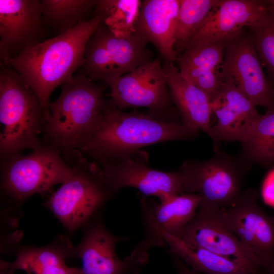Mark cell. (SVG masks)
<instances>
[{
    "label": "cell",
    "instance_id": "cell-11",
    "mask_svg": "<svg viewBox=\"0 0 274 274\" xmlns=\"http://www.w3.org/2000/svg\"><path fill=\"white\" fill-rule=\"evenodd\" d=\"M225 40L222 76L230 79L255 106L274 109L273 88L263 71L249 29L245 27Z\"/></svg>",
    "mask_w": 274,
    "mask_h": 274
},
{
    "label": "cell",
    "instance_id": "cell-2",
    "mask_svg": "<svg viewBox=\"0 0 274 274\" xmlns=\"http://www.w3.org/2000/svg\"><path fill=\"white\" fill-rule=\"evenodd\" d=\"M101 22L99 16L93 17L1 62L15 70L36 94L48 119L50 94L71 80L75 71L83 66L86 45Z\"/></svg>",
    "mask_w": 274,
    "mask_h": 274
},
{
    "label": "cell",
    "instance_id": "cell-13",
    "mask_svg": "<svg viewBox=\"0 0 274 274\" xmlns=\"http://www.w3.org/2000/svg\"><path fill=\"white\" fill-rule=\"evenodd\" d=\"M257 197L255 190H243L236 203L222 213L227 226L260 260L263 269L274 260V216L262 209Z\"/></svg>",
    "mask_w": 274,
    "mask_h": 274
},
{
    "label": "cell",
    "instance_id": "cell-8",
    "mask_svg": "<svg viewBox=\"0 0 274 274\" xmlns=\"http://www.w3.org/2000/svg\"><path fill=\"white\" fill-rule=\"evenodd\" d=\"M55 147L45 144L27 155L14 154L2 160L1 187L16 201L48 190L65 182L72 168Z\"/></svg>",
    "mask_w": 274,
    "mask_h": 274
},
{
    "label": "cell",
    "instance_id": "cell-4",
    "mask_svg": "<svg viewBox=\"0 0 274 274\" xmlns=\"http://www.w3.org/2000/svg\"><path fill=\"white\" fill-rule=\"evenodd\" d=\"M48 116L36 94L9 66L0 69V156L1 161L45 142L39 138Z\"/></svg>",
    "mask_w": 274,
    "mask_h": 274
},
{
    "label": "cell",
    "instance_id": "cell-30",
    "mask_svg": "<svg viewBox=\"0 0 274 274\" xmlns=\"http://www.w3.org/2000/svg\"><path fill=\"white\" fill-rule=\"evenodd\" d=\"M168 254L177 274H200L190 268L176 255L169 252Z\"/></svg>",
    "mask_w": 274,
    "mask_h": 274
},
{
    "label": "cell",
    "instance_id": "cell-26",
    "mask_svg": "<svg viewBox=\"0 0 274 274\" xmlns=\"http://www.w3.org/2000/svg\"><path fill=\"white\" fill-rule=\"evenodd\" d=\"M141 5L140 0H97L93 17L99 16L116 37L128 38L134 34Z\"/></svg>",
    "mask_w": 274,
    "mask_h": 274
},
{
    "label": "cell",
    "instance_id": "cell-20",
    "mask_svg": "<svg viewBox=\"0 0 274 274\" xmlns=\"http://www.w3.org/2000/svg\"><path fill=\"white\" fill-rule=\"evenodd\" d=\"M171 101L182 123L211 134L212 102L201 89L184 78L174 63H163Z\"/></svg>",
    "mask_w": 274,
    "mask_h": 274
},
{
    "label": "cell",
    "instance_id": "cell-32",
    "mask_svg": "<svg viewBox=\"0 0 274 274\" xmlns=\"http://www.w3.org/2000/svg\"><path fill=\"white\" fill-rule=\"evenodd\" d=\"M265 3L267 12L274 14V0L265 1Z\"/></svg>",
    "mask_w": 274,
    "mask_h": 274
},
{
    "label": "cell",
    "instance_id": "cell-21",
    "mask_svg": "<svg viewBox=\"0 0 274 274\" xmlns=\"http://www.w3.org/2000/svg\"><path fill=\"white\" fill-rule=\"evenodd\" d=\"M72 248L63 237L46 247H22L17 251L14 261L1 260L0 273L13 274L22 270L28 274H80V268L65 263Z\"/></svg>",
    "mask_w": 274,
    "mask_h": 274
},
{
    "label": "cell",
    "instance_id": "cell-18",
    "mask_svg": "<svg viewBox=\"0 0 274 274\" xmlns=\"http://www.w3.org/2000/svg\"><path fill=\"white\" fill-rule=\"evenodd\" d=\"M180 0H143L134 34L151 43L157 49L163 63H174L177 55L174 50Z\"/></svg>",
    "mask_w": 274,
    "mask_h": 274
},
{
    "label": "cell",
    "instance_id": "cell-19",
    "mask_svg": "<svg viewBox=\"0 0 274 274\" xmlns=\"http://www.w3.org/2000/svg\"><path fill=\"white\" fill-rule=\"evenodd\" d=\"M225 40L187 48L177 57L181 74L203 91L211 102L221 89Z\"/></svg>",
    "mask_w": 274,
    "mask_h": 274
},
{
    "label": "cell",
    "instance_id": "cell-28",
    "mask_svg": "<svg viewBox=\"0 0 274 274\" xmlns=\"http://www.w3.org/2000/svg\"><path fill=\"white\" fill-rule=\"evenodd\" d=\"M259 57L266 68L268 81L274 84V14L267 12L248 27Z\"/></svg>",
    "mask_w": 274,
    "mask_h": 274
},
{
    "label": "cell",
    "instance_id": "cell-17",
    "mask_svg": "<svg viewBox=\"0 0 274 274\" xmlns=\"http://www.w3.org/2000/svg\"><path fill=\"white\" fill-rule=\"evenodd\" d=\"M267 12L265 1L221 0L189 39L185 49L224 40L253 24Z\"/></svg>",
    "mask_w": 274,
    "mask_h": 274
},
{
    "label": "cell",
    "instance_id": "cell-3",
    "mask_svg": "<svg viewBox=\"0 0 274 274\" xmlns=\"http://www.w3.org/2000/svg\"><path fill=\"white\" fill-rule=\"evenodd\" d=\"M106 85L82 73L61 85L59 97L49 102V117L44 125V142L56 148L70 162L106 105Z\"/></svg>",
    "mask_w": 274,
    "mask_h": 274
},
{
    "label": "cell",
    "instance_id": "cell-5",
    "mask_svg": "<svg viewBox=\"0 0 274 274\" xmlns=\"http://www.w3.org/2000/svg\"><path fill=\"white\" fill-rule=\"evenodd\" d=\"M214 156L208 159L185 160L179 169L184 193L201 197L199 208L225 210L234 204L243 191L245 175L251 163L240 154L230 155L215 146Z\"/></svg>",
    "mask_w": 274,
    "mask_h": 274
},
{
    "label": "cell",
    "instance_id": "cell-29",
    "mask_svg": "<svg viewBox=\"0 0 274 274\" xmlns=\"http://www.w3.org/2000/svg\"><path fill=\"white\" fill-rule=\"evenodd\" d=\"M262 195L267 203L274 205V168L270 171L264 180Z\"/></svg>",
    "mask_w": 274,
    "mask_h": 274
},
{
    "label": "cell",
    "instance_id": "cell-31",
    "mask_svg": "<svg viewBox=\"0 0 274 274\" xmlns=\"http://www.w3.org/2000/svg\"><path fill=\"white\" fill-rule=\"evenodd\" d=\"M262 271L264 274H274V260L265 266L262 269Z\"/></svg>",
    "mask_w": 274,
    "mask_h": 274
},
{
    "label": "cell",
    "instance_id": "cell-7",
    "mask_svg": "<svg viewBox=\"0 0 274 274\" xmlns=\"http://www.w3.org/2000/svg\"><path fill=\"white\" fill-rule=\"evenodd\" d=\"M101 215L98 212L87 222L82 239L72 248L71 255L81 261L80 274H139L148 263L150 250L165 245L157 236L145 234L130 254L121 259L115 252V245L128 237L109 231Z\"/></svg>",
    "mask_w": 274,
    "mask_h": 274
},
{
    "label": "cell",
    "instance_id": "cell-12",
    "mask_svg": "<svg viewBox=\"0 0 274 274\" xmlns=\"http://www.w3.org/2000/svg\"><path fill=\"white\" fill-rule=\"evenodd\" d=\"M148 156L142 150L121 160L100 165L107 183L115 194L120 189L130 187L145 196H154L160 202L184 193L183 181L179 170L163 172L150 167Z\"/></svg>",
    "mask_w": 274,
    "mask_h": 274
},
{
    "label": "cell",
    "instance_id": "cell-23",
    "mask_svg": "<svg viewBox=\"0 0 274 274\" xmlns=\"http://www.w3.org/2000/svg\"><path fill=\"white\" fill-rule=\"evenodd\" d=\"M144 227L145 234L160 237L168 246L169 252L178 256L196 272L205 274H251L235 261L187 243L154 226L144 225Z\"/></svg>",
    "mask_w": 274,
    "mask_h": 274
},
{
    "label": "cell",
    "instance_id": "cell-25",
    "mask_svg": "<svg viewBox=\"0 0 274 274\" xmlns=\"http://www.w3.org/2000/svg\"><path fill=\"white\" fill-rule=\"evenodd\" d=\"M43 23L58 35L86 21L97 0H42Z\"/></svg>",
    "mask_w": 274,
    "mask_h": 274
},
{
    "label": "cell",
    "instance_id": "cell-27",
    "mask_svg": "<svg viewBox=\"0 0 274 274\" xmlns=\"http://www.w3.org/2000/svg\"><path fill=\"white\" fill-rule=\"evenodd\" d=\"M221 0H180L174 50L177 56Z\"/></svg>",
    "mask_w": 274,
    "mask_h": 274
},
{
    "label": "cell",
    "instance_id": "cell-24",
    "mask_svg": "<svg viewBox=\"0 0 274 274\" xmlns=\"http://www.w3.org/2000/svg\"><path fill=\"white\" fill-rule=\"evenodd\" d=\"M241 145V154L251 164L274 166V109L260 115Z\"/></svg>",
    "mask_w": 274,
    "mask_h": 274
},
{
    "label": "cell",
    "instance_id": "cell-9",
    "mask_svg": "<svg viewBox=\"0 0 274 274\" xmlns=\"http://www.w3.org/2000/svg\"><path fill=\"white\" fill-rule=\"evenodd\" d=\"M148 43L135 34L118 38L101 22L86 45L82 73L110 87L124 75L153 60Z\"/></svg>",
    "mask_w": 274,
    "mask_h": 274
},
{
    "label": "cell",
    "instance_id": "cell-15",
    "mask_svg": "<svg viewBox=\"0 0 274 274\" xmlns=\"http://www.w3.org/2000/svg\"><path fill=\"white\" fill-rule=\"evenodd\" d=\"M39 0H0L1 62L43 42L45 26Z\"/></svg>",
    "mask_w": 274,
    "mask_h": 274
},
{
    "label": "cell",
    "instance_id": "cell-16",
    "mask_svg": "<svg viewBox=\"0 0 274 274\" xmlns=\"http://www.w3.org/2000/svg\"><path fill=\"white\" fill-rule=\"evenodd\" d=\"M222 80L220 93L212 102L217 122L210 138L215 146L222 142H243L261 115L230 79L222 76Z\"/></svg>",
    "mask_w": 274,
    "mask_h": 274
},
{
    "label": "cell",
    "instance_id": "cell-33",
    "mask_svg": "<svg viewBox=\"0 0 274 274\" xmlns=\"http://www.w3.org/2000/svg\"><path fill=\"white\" fill-rule=\"evenodd\" d=\"M272 87H273V90H274V84L272 85Z\"/></svg>",
    "mask_w": 274,
    "mask_h": 274
},
{
    "label": "cell",
    "instance_id": "cell-10",
    "mask_svg": "<svg viewBox=\"0 0 274 274\" xmlns=\"http://www.w3.org/2000/svg\"><path fill=\"white\" fill-rule=\"evenodd\" d=\"M109 87L110 99L119 110L145 107L148 114L159 120L181 123L160 59L153 60L124 75Z\"/></svg>",
    "mask_w": 274,
    "mask_h": 274
},
{
    "label": "cell",
    "instance_id": "cell-22",
    "mask_svg": "<svg viewBox=\"0 0 274 274\" xmlns=\"http://www.w3.org/2000/svg\"><path fill=\"white\" fill-rule=\"evenodd\" d=\"M201 201L196 193H184L157 203L140 199L144 225L157 227L176 235L194 218Z\"/></svg>",
    "mask_w": 274,
    "mask_h": 274
},
{
    "label": "cell",
    "instance_id": "cell-14",
    "mask_svg": "<svg viewBox=\"0 0 274 274\" xmlns=\"http://www.w3.org/2000/svg\"><path fill=\"white\" fill-rule=\"evenodd\" d=\"M222 212L199 208L192 221L175 236L235 261L251 274L261 273L262 263L227 226Z\"/></svg>",
    "mask_w": 274,
    "mask_h": 274
},
{
    "label": "cell",
    "instance_id": "cell-6",
    "mask_svg": "<svg viewBox=\"0 0 274 274\" xmlns=\"http://www.w3.org/2000/svg\"><path fill=\"white\" fill-rule=\"evenodd\" d=\"M68 178L44 205L68 231L85 225L115 193L101 167L81 152L71 163Z\"/></svg>",
    "mask_w": 274,
    "mask_h": 274
},
{
    "label": "cell",
    "instance_id": "cell-1",
    "mask_svg": "<svg viewBox=\"0 0 274 274\" xmlns=\"http://www.w3.org/2000/svg\"><path fill=\"white\" fill-rule=\"evenodd\" d=\"M199 130L159 120L134 109L124 112L107 100L79 150L98 165L129 157L143 147L172 141H191Z\"/></svg>",
    "mask_w": 274,
    "mask_h": 274
}]
</instances>
